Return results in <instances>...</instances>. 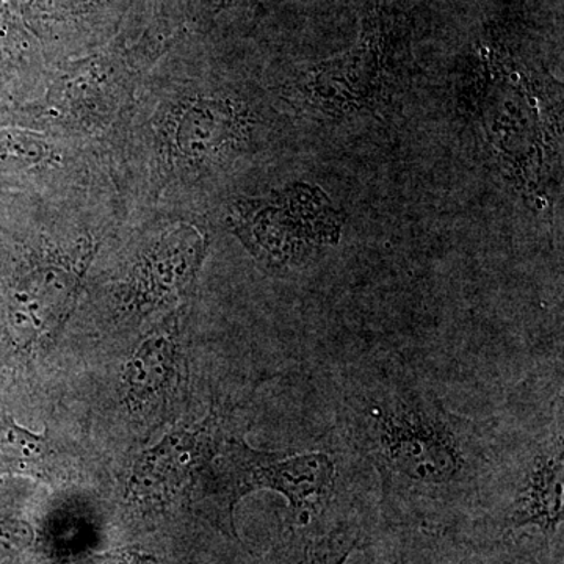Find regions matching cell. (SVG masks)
<instances>
[{"label": "cell", "mask_w": 564, "mask_h": 564, "mask_svg": "<svg viewBox=\"0 0 564 564\" xmlns=\"http://www.w3.org/2000/svg\"><path fill=\"white\" fill-rule=\"evenodd\" d=\"M131 69L110 58L84 63L47 85L44 99L21 107L40 129L74 135L104 133L122 121L135 91Z\"/></svg>", "instance_id": "cell-7"}, {"label": "cell", "mask_w": 564, "mask_h": 564, "mask_svg": "<svg viewBox=\"0 0 564 564\" xmlns=\"http://www.w3.org/2000/svg\"><path fill=\"white\" fill-rule=\"evenodd\" d=\"M337 419L345 443L380 480L375 524L445 529L484 518L503 443L492 426L448 410L413 370H362Z\"/></svg>", "instance_id": "cell-1"}, {"label": "cell", "mask_w": 564, "mask_h": 564, "mask_svg": "<svg viewBox=\"0 0 564 564\" xmlns=\"http://www.w3.org/2000/svg\"><path fill=\"white\" fill-rule=\"evenodd\" d=\"M95 254L91 236L54 248L36 259L14 285L11 314L33 337H54L76 306L82 281Z\"/></svg>", "instance_id": "cell-9"}, {"label": "cell", "mask_w": 564, "mask_h": 564, "mask_svg": "<svg viewBox=\"0 0 564 564\" xmlns=\"http://www.w3.org/2000/svg\"><path fill=\"white\" fill-rule=\"evenodd\" d=\"M252 133L247 104L203 87L173 88L148 120L151 176L159 188H180L225 169L242 154Z\"/></svg>", "instance_id": "cell-2"}, {"label": "cell", "mask_w": 564, "mask_h": 564, "mask_svg": "<svg viewBox=\"0 0 564 564\" xmlns=\"http://www.w3.org/2000/svg\"><path fill=\"white\" fill-rule=\"evenodd\" d=\"M563 411L545 432L503 443L484 518L491 532L527 534L563 552Z\"/></svg>", "instance_id": "cell-4"}, {"label": "cell", "mask_w": 564, "mask_h": 564, "mask_svg": "<svg viewBox=\"0 0 564 564\" xmlns=\"http://www.w3.org/2000/svg\"><path fill=\"white\" fill-rule=\"evenodd\" d=\"M203 485L207 516L234 540V511L243 497L259 489L285 497L292 527H326L356 516L334 510L336 463L323 452H262L243 441L226 440Z\"/></svg>", "instance_id": "cell-3"}, {"label": "cell", "mask_w": 564, "mask_h": 564, "mask_svg": "<svg viewBox=\"0 0 564 564\" xmlns=\"http://www.w3.org/2000/svg\"><path fill=\"white\" fill-rule=\"evenodd\" d=\"M207 250V236L191 221L166 225L140 252L124 295L129 307L150 313L187 295Z\"/></svg>", "instance_id": "cell-10"}, {"label": "cell", "mask_w": 564, "mask_h": 564, "mask_svg": "<svg viewBox=\"0 0 564 564\" xmlns=\"http://www.w3.org/2000/svg\"><path fill=\"white\" fill-rule=\"evenodd\" d=\"M321 199L322 192L295 185L234 204L229 223L256 259L270 269H289L339 240V223L332 212L321 214L328 207Z\"/></svg>", "instance_id": "cell-6"}, {"label": "cell", "mask_w": 564, "mask_h": 564, "mask_svg": "<svg viewBox=\"0 0 564 564\" xmlns=\"http://www.w3.org/2000/svg\"><path fill=\"white\" fill-rule=\"evenodd\" d=\"M180 322L176 315L140 344L124 372L126 402L139 413L165 410L180 384Z\"/></svg>", "instance_id": "cell-12"}, {"label": "cell", "mask_w": 564, "mask_h": 564, "mask_svg": "<svg viewBox=\"0 0 564 564\" xmlns=\"http://www.w3.org/2000/svg\"><path fill=\"white\" fill-rule=\"evenodd\" d=\"M144 560H147V556L141 555L140 552L126 549V551L90 556V558L82 560L76 564H143Z\"/></svg>", "instance_id": "cell-15"}, {"label": "cell", "mask_w": 564, "mask_h": 564, "mask_svg": "<svg viewBox=\"0 0 564 564\" xmlns=\"http://www.w3.org/2000/svg\"><path fill=\"white\" fill-rule=\"evenodd\" d=\"M54 448L47 434L22 429L9 414H0V477L46 478L54 464Z\"/></svg>", "instance_id": "cell-14"}, {"label": "cell", "mask_w": 564, "mask_h": 564, "mask_svg": "<svg viewBox=\"0 0 564 564\" xmlns=\"http://www.w3.org/2000/svg\"><path fill=\"white\" fill-rule=\"evenodd\" d=\"M361 551L366 564H563V552L543 540L496 533L480 525L373 524Z\"/></svg>", "instance_id": "cell-5"}, {"label": "cell", "mask_w": 564, "mask_h": 564, "mask_svg": "<svg viewBox=\"0 0 564 564\" xmlns=\"http://www.w3.org/2000/svg\"><path fill=\"white\" fill-rule=\"evenodd\" d=\"M220 411L191 429L169 434L133 466L128 491L140 503L165 505L203 484L225 444Z\"/></svg>", "instance_id": "cell-8"}, {"label": "cell", "mask_w": 564, "mask_h": 564, "mask_svg": "<svg viewBox=\"0 0 564 564\" xmlns=\"http://www.w3.org/2000/svg\"><path fill=\"white\" fill-rule=\"evenodd\" d=\"M386 33L377 14H367L361 40L347 54L315 66L295 84L306 102L325 111L361 107L372 98L383 79Z\"/></svg>", "instance_id": "cell-11"}, {"label": "cell", "mask_w": 564, "mask_h": 564, "mask_svg": "<svg viewBox=\"0 0 564 564\" xmlns=\"http://www.w3.org/2000/svg\"><path fill=\"white\" fill-rule=\"evenodd\" d=\"M370 527L347 516L326 527H292L258 564H345L362 549Z\"/></svg>", "instance_id": "cell-13"}]
</instances>
